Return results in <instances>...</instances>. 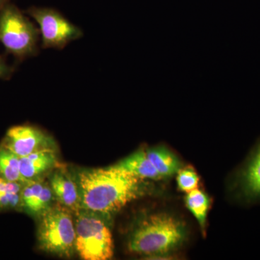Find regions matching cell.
Instances as JSON below:
<instances>
[{
	"label": "cell",
	"instance_id": "obj_1",
	"mask_svg": "<svg viewBox=\"0 0 260 260\" xmlns=\"http://www.w3.org/2000/svg\"><path fill=\"white\" fill-rule=\"evenodd\" d=\"M79 191L80 208L109 220L125 205L146 194L144 179L116 168L86 169L74 177Z\"/></svg>",
	"mask_w": 260,
	"mask_h": 260
},
{
	"label": "cell",
	"instance_id": "obj_2",
	"mask_svg": "<svg viewBox=\"0 0 260 260\" xmlns=\"http://www.w3.org/2000/svg\"><path fill=\"white\" fill-rule=\"evenodd\" d=\"M185 236V228L177 218L166 213L153 214L135 228L128 248L132 252L143 255H162L180 245Z\"/></svg>",
	"mask_w": 260,
	"mask_h": 260
},
{
	"label": "cell",
	"instance_id": "obj_3",
	"mask_svg": "<svg viewBox=\"0 0 260 260\" xmlns=\"http://www.w3.org/2000/svg\"><path fill=\"white\" fill-rule=\"evenodd\" d=\"M39 248L46 252L70 257L75 250V221L70 209L59 204L41 215L38 228Z\"/></svg>",
	"mask_w": 260,
	"mask_h": 260
},
{
	"label": "cell",
	"instance_id": "obj_4",
	"mask_svg": "<svg viewBox=\"0 0 260 260\" xmlns=\"http://www.w3.org/2000/svg\"><path fill=\"white\" fill-rule=\"evenodd\" d=\"M75 250L85 260H107L114 255L112 232L107 219L80 209L75 213Z\"/></svg>",
	"mask_w": 260,
	"mask_h": 260
},
{
	"label": "cell",
	"instance_id": "obj_5",
	"mask_svg": "<svg viewBox=\"0 0 260 260\" xmlns=\"http://www.w3.org/2000/svg\"><path fill=\"white\" fill-rule=\"evenodd\" d=\"M39 32L14 5L7 4L0 10V42L17 57L32 55L37 48Z\"/></svg>",
	"mask_w": 260,
	"mask_h": 260
},
{
	"label": "cell",
	"instance_id": "obj_6",
	"mask_svg": "<svg viewBox=\"0 0 260 260\" xmlns=\"http://www.w3.org/2000/svg\"><path fill=\"white\" fill-rule=\"evenodd\" d=\"M28 14L40 27L42 47L44 49H63L72 41L83 35L82 30L63 15L50 8H31Z\"/></svg>",
	"mask_w": 260,
	"mask_h": 260
},
{
	"label": "cell",
	"instance_id": "obj_7",
	"mask_svg": "<svg viewBox=\"0 0 260 260\" xmlns=\"http://www.w3.org/2000/svg\"><path fill=\"white\" fill-rule=\"evenodd\" d=\"M3 146L19 158L41 150H56L55 141L50 135L30 125L10 127L5 135Z\"/></svg>",
	"mask_w": 260,
	"mask_h": 260
},
{
	"label": "cell",
	"instance_id": "obj_8",
	"mask_svg": "<svg viewBox=\"0 0 260 260\" xmlns=\"http://www.w3.org/2000/svg\"><path fill=\"white\" fill-rule=\"evenodd\" d=\"M238 196L245 203L260 202V140L236 176Z\"/></svg>",
	"mask_w": 260,
	"mask_h": 260
},
{
	"label": "cell",
	"instance_id": "obj_9",
	"mask_svg": "<svg viewBox=\"0 0 260 260\" xmlns=\"http://www.w3.org/2000/svg\"><path fill=\"white\" fill-rule=\"evenodd\" d=\"M20 197L21 205L28 213L42 215L50 208L54 196L50 185L38 179L25 182Z\"/></svg>",
	"mask_w": 260,
	"mask_h": 260
},
{
	"label": "cell",
	"instance_id": "obj_10",
	"mask_svg": "<svg viewBox=\"0 0 260 260\" xmlns=\"http://www.w3.org/2000/svg\"><path fill=\"white\" fill-rule=\"evenodd\" d=\"M49 185L59 204L75 213L81 209L79 191L74 177L64 170H56L51 174Z\"/></svg>",
	"mask_w": 260,
	"mask_h": 260
},
{
	"label": "cell",
	"instance_id": "obj_11",
	"mask_svg": "<svg viewBox=\"0 0 260 260\" xmlns=\"http://www.w3.org/2000/svg\"><path fill=\"white\" fill-rule=\"evenodd\" d=\"M58 164L56 150L35 152L20 158V171L25 181L38 180Z\"/></svg>",
	"mask_w": 260,
	"mask_h": 260
},
{
	"label": "cell",
	"instance_id": "obj_12",
	"mask_svg": "<svg viewBox=\"0 0 260 260\" xmlns=\"http://www.w3.org/2000/svg\"><path fill=\"white\" fill-rule=\"evenodd\" d=\"M112 167L133 174L140 179L153 180L162 179L145 150H138Z\"/></svg>",
	"mask_w": 260,
	"mask_h": 260
},
{
	"label": "cell",
	"instance_id": "obj_13",
	"mask_svg": "<svg viewBox=\"0 0 260 260\" xmlns=\"http://www.w3.org/2000/svg\"><path fill=\"white\" fill-rule=\"evenodd\" d=\"M146 153L162 178L172 177L180 170L179 158L168 149L162 147L149 148L146 150Z\"/></svg>",
	"mask_w": 260,
	"mask_h": 260
},
{
	"label": "cell",
	"instance_id": "obj_14",
	"mask_svg": "<svg viewBox=\"0 0 260 260\" xmlns=\"http://www.w3.org/2000/svg\"><path fill=\"white\" fill-rule=\"evenodd\" d=\"M0 176L14 182H27L20 174V158L3 145L0 147Z\"/></svg>",
	"mask_w": 260,
	"mask_h": 260
},
{
	"label": "cell",
	"instance_id": "obj_15",
	"mask_svg": "<svg viewBox=\"0 0 260 260\" xmlns=\"http://www.w3.org/2000/svg\"><path fill=\"white\" fill-rule=\"evenodd\" d=\"M186 205L194 218L198 220L202 230L204 231L210 200L203 191L196 189L187 193Z\"/></svg>",
	"mask_w": 260,
	"mask_h": 260
},
{
	"label": "cell",
	"instance_id": "obj_16",
	"mask_svg": "<svg viewBox=\"0 0 260 260\" xmlns=\"http://www.w3.org/2000/svg\"><path fill=\"white\" fill-rule=\"evenodd\" d=\"M177 183L181 190L189 193L198 189L199 177L192 169L186 168L178 172Z\"/></svg>",
	"mask_w": 260,
	"mask_h": 260
},
{
	"label": "cell",
	"instance_id": "obj_17",
	"mask_svg": "<svg viewBox=\"0 0 260 260\" xmlns=\"http://www.w3.org/2000/svg\"><path fill=\"white\" fill-rule=\"evenodd\" d=\"M21 205L20 193L0 194V209H12Z\"/></svg>",
	"mask_w": 260,
	"mask_h": 260
},
{
	"label": "cell",
	"instance_id": "obj_18",
	"mask_svg": "<svg viewBox=\"0 0 260 260\" xmlns=\"http://www.w3.org/2000/svg\"><path fill=\"white\" fill-rule=\"evenodd\" d=\"M22 189V183L8 181L0 176V194L20 193Z\"/></svg>",
	"mask_w": 260,
	"mask_h": 260
},
{
	"label": "cell",
	"instance_id": "obj_19",
	"mask_svg": "<svg viewBox=\"0 0 260 260\" xmlns=\"http://www.w3.org/2000/svg\"><path fill=\"white\" fill-rule=\"evenodd\" d=\"M10 73V68L8 65L5 64L3 59L0 56V78H5L6 77L9 76Z\"/></svg>",
	"mask_w": 260,
	"mask_h": 260
},
{
	"label": "cell",
	"instance_id": "obj_20",
	"mask_svg": "<svg viewBox=\"0 0 260 260\" xmlns=\"http://www.w3.org/2000/svg\"><path fill=\"white\" fill-rule=\"evenodd\" d=\"M8 0H0V10L3 8V7L5 6L7 4H8Z\"/></svg>",
	"mask_w": 260,
	"mask_h": 260
}]
</instances>
